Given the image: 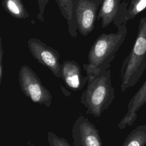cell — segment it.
<instances>
[{"instance_id":"11","label":"cell","mask_w":146,"mask_h":146,"mask_svg":"<svg viewBox=\"0 0 146 146\" xmlns=\"http://www.w3.org/2000/svg\"><path fill=\"white\" fill-rule=\"evenodd\" d=\"M121 0H103L99 9L96 20L102 21L101 27L105 28L113 22L119 10Z\"/></svg>"},{"instance_id":"2","label":"cell","mask_w":146,"mask_h":146,"mask_svg":"<svg viewBox=\"0 0 146 146\" xmlns=\"http://www.w3.org/2000/svg\"><path fill=\"white\" fill-rule=\"evenodd\" d=\"M111 76L109 68L87 76V87L80 98L81 103L87 108V114L99 117L112 103L115 90L112 86Z\"/></svg>"},{"instance_id":"6","label":"cell","mask_w":146,"mask_h":146,"mask_svg":"<svg viewBox=\"0 0 146 146\" xmlns=\"http://www.w3.org/2000/svg\"><path fill=\"white\" fill-rule=\"evenodd\" d=\"M27 46L31 55L39 63L47 67L56 77L61 78L60 55L57 50L35 38L30 39Z\"/></svg>"},{"instance_id":"16","label":"cell","mask_w":146,"mask_h":146,"mask_svg":"<svg viewBox=\"0 0 146 146\" xmlns=\"http://www.w3.org/2000/svg\"><path fill=\"white\" fill-rule=\"evenodd\" d=\"M38 4L39 12L37 15V18L41 22L44 21V12L46 5L48 2L49 0H37Z\"/></svg>"},{"instance_id":"13","label":"cell","mask_w":146,"mask_h":146,"mask_svg":"<svg viewBox=\"0 0 146 146\" xmlns=\"http://www.w3.org/2000/svg\"><path fill=\"white\" fill-rule=\"evenodd\" d=\"M2 6L11 16L17 19H26L29 14L21 0H2Z\"/></svg>"},{"instance_id":"9","label":"cell","mask_w":146,"mask_h":146,"mask_svg":"<svg viewBox=\"0 0 146 146\" xmlns=\"http://www.w3.org/2000/svg\"><path fill=\"white\" fill-rule=\"evenodd\" d=\"M146 103V80L136 94L132 97L127 106V111L120 121L117 127L120 129L131 126L137 119V112Z\"/></svg>"},{"instance_id":"15","label":"cell","mask_w":146,"mask_h":146,"mask_svg":"<svg viewBox=\"0 0 146 146\" xmlns=\"http://www.w3.org/2000/svg\"><path fill=\"white\" fill-rule=\"evenodd\" d=\"M47 139L50 146H71L66 139L60 137L51 132H48Z\"/></svg>"},{"instance_id":"1","label":"cell","mask_w":146,"mask_h":146,"mask_svg":"<svg viewBox=\"0 0 146 146\" xmlns=\"http://www.w3.org/2000/svg\"><path fill=\"white\" fill-rule=\"evenodd\" d=\"M127 33L126 25H121L116 33H103L96 38L89 51L88 63L83 64L87 76L110 68Z\"/></svg>"},{"instance_id":"7","label":"cell","mask_w":146,"mask_h":146,"mask_svg":"<svg viewBox=\"0 0 146 146\" xmlns=\"http://www.w3.org/2000/svg\"><path fill=\"white\" fill-rule=\"evenodd\" d=\"M74 146H103L96 126L84 116H79L72 128Z\"/></svg>"},{"instance_id":"14","label":"cell","mask_w":146,"mask_h":146,"mask_svg":"<svg viewBox=\"0 0 146 146\" xmlns=\"http://www.w3.org/2000/svg\"><path fill=\"white\" fill-rule=\"evenodd\" d=\"M146 124L139 125L128 135L121 146H145Z\"/></svg>"},{"instance_id":"18","label":"cell","mask_w":146,"mask_h":146,"mask_svg":"<svg viewBox=\"0 0 146 146\" xmlns=\"http://www.w3.org/2000/svg\"><path fill=\"white\" fill-rule=\"evenodd\" d=\"M27 146H34L33 144H30V143H29L28 144H27Z\"/></svg>"},{"instance_id":"5","label":"cell","mask_w":146,"mask_h":146,"mask_svg":"<svg viewBox=\"0 0 146 146\" xmlns=\"http://www.w3.org/2000/svg\"><path fill=\"white\" fill-rule=\"evenodd\" d=\"M103 0H75L76 28L83 36H87L95 28L99 6Z\"/></svg>"},{"instance_id":"10","label":"cell","mask_w":146,"mask_h":146,"mask_svg":"<svg viewBox=\"0 0 146 146\" xmlns=\"http://www.w3.org/2000/svg\"><path fill=\"white\" fill-rule=\"evenodd\" d=\"M146 9V0H124L120 2L113 25L117 27L126 25L131 19Z\"/></svg>"},{"instance_id":"8","label":"cell","mask_w":146,"mask_h":146,"mask_svg":"<svg viewBox=\"0 0 146 146\" xmlns=\"http://www.w3.org/2000/svg\"><path fill=\"white\" fill-rule=\"evenodd\" d=\"M61 78L65 84L73 91L82 90L88 81L84 76L79 64L74 60H65L61 64Z\"/></svg>"},{"instance_id":"3","label":"cell","mask_w":146,"mask_h":146,"mask_svg":"<svg viewBox=\"0 0 146 146\" xmlns=\"http://www.w3.org/2000/svg\"><path fill=\"white\" fill-rule=\"evenodd\" d=\"M146 68V16L139 21L134 44L123 60L120 71L121 91L133 86Z\"/></svg>"},{"instance_id":"4","label":"cell","mask_w":146,"mask_h":146,"mask_svg":"<svg viewBox=\"0 0 146 146\" xmlns=\"http://www.w3.org/2000/svg\"><path fill=\"white\" fill-rule=\"evenodd\" d=\"M21 91L33 102L50 107L52 96L35 72L28 66H22L18 75Z\"/></svg>"},{"instance_id":"17","label":"cell","mask_w":146,"mask_h":146,"mask_svg":"<svg viewBox=\"0 0 146 146\" xmlns=\"http://www.w3.org/2000/svg\"><path fill=\"white\" fill-rule=\"evenodd\" d=\"M3 55V50L2 47V37L0 34V86H1L2 75H3V64H2Z\"/></svg>"},{"instance_id":"12","label":"cell","mask_w":146,"mask_h":146,"mask_svg":"<svg viewBox=\"0 0 146 146\" xmlns=\"http://www.w3.org/2000/svg\"><path fill=\"white\" fill-rule=\"evenodd\" d=\"M62 15L66 20L70 35L74 38L77 36V28L75 13V0H55Z\"/></svg>"}]
</instances>
